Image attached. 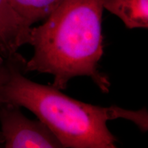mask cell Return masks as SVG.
Returning <instances> with one entry per match:
<instances>
[{
	"label": "cell",
	"mask_w": 148,
	"mask_h": 148,
	"mask_svg": "<svg viewBox=\"0 0 148 148\" xmlns=\"http://www.w3.org/2000/svg\"><path fill=\"white\" fill-rule=\"evenodd\" d=\"M102 5L127 28L148 27V0H102Z\"/></svg>",
	"instance_id": "5b68a950"
},
{
	"label": "cell",
	"mask_w": 148,
	"mask_h": 148,
	"mask_svg": "<svg viewBox=\"0 0 148 148\" xmlns=\"http://www.w3.org/2000/svg\"><path fill=\"white\" fill-rule=\"evenodd\" d=\"M12 8L29 26L45 20L63 0H8Z\"/></svg>",
	"instance_id": "8992f818"
},
{
	"label": "cell",
	"mask_w": 148,
	"mask_h": 148,
	"mask_svg": "<svg viewBox=\"0 0 148 148\" xmlns=\"http://www.w3.org/2000/svg\"><path fill=\"white\" fill-rule=\"evenodd\" d=\"M0 141H1V139H0ZM0 143H1V142H0Z\"/></svg>",
	"instance_id": "52a82bcc"
},
{
	"label": "cell",
	"mask_w": 148,
	"mask_h": 148,
	"mask_svg": "<svg viewBox=\"0 0 148 148\" xmlns=\"http://www.w3.org/2000/svg\"><path fill=\"white\" fill-rule=\"evenodd\" d=\"M31 27L18 16L8 0H0V54L8 58L28 44Z\"/></svg>",
	"instance_id": "277c9868"
},
{
	"label": "cell",
	"mask_w": 148,
	"mask_h": 148,
	"mask_svg": "<svg viewBox=\"0 0 148 148\" xmlns=\"http://www.w3.org/2000/svg\"><path fill=\"white\" fill-rule=\"evenodd\" d=\"M0 124L3 147H63L43 122L28 119L15 105L0 103Z\"/></svg>",
	"instance_id": "3957f363"
},
{
	"label": "cell",
	"mask_w": 148,
	"mask_h": 148,
	"mask_svg": "<svg viewBox=\"0 0 148 148\" xmlns=\"http://www.w3.org/2000/svg\"><path fill=\"white\" fill-rule=\"evenodd\" d=\"M103 10L102 0H63L42 25L31 27L28 44L34 55L25 73L51 74L59 90L73 77L88 76L108 92V77L97 66L103 53Z\"/></svg>",
	"instance_id": "7a4b0ae2"
},
{
	"label": "cell",
	"mask_w": 148,
	"mask_h": 148,
	"mask_svg": "<svg viewBox=\"0 0 148 148\" xmlns=\"http://www.w3.org/2000/svg\"><path fill=\"white\" fill-rule=\"evenodd\" d=\"M27 60L18 52L0 56V103L25 107L43 122L69 148H115L117 141L107 127L109 120H130L147 130V111L101 107L76 100L53 85L34 82L25 76Z\"/></svg>",
	"instance_id": "6da1fadb"
}]
</instances>
